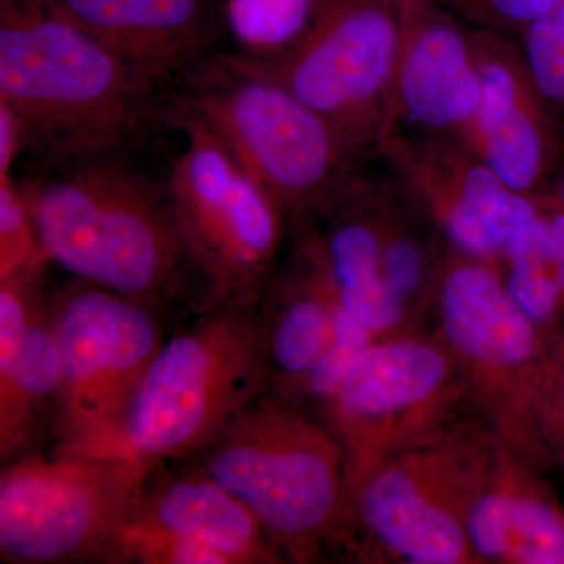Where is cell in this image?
<instances>
[{
  "mask_svg": "<svg viewBox=\"0 0 564 564\" xmlns=\"http://www.w3.org/2000/svg\"><path fill=\"white\" fill-rule=\"evenodd\" d=\"M466 533L486 558L564 564V514L540 496H485L470 510Z\"/></svg>",
  "mask_w": 564,
  "mask_h": 564,
  "instance_id": "44dd1931",
  "label": "cell"
},
{
  "mask_svg": "<svg viewBox=\"0 0 564 564\" xmlns=\"http://www.w3.org/2000/svg\"><path fill=\"white\" fill-rule=\"evenodd\" d=\"M24 158V141L20 122L7 107L0 106V177L11 176L14 166Z\"/></svg>",
  "mask_w": 564,
  "mask_h": 564,
  "instance_id": "83f0119b",
  "label": "cell"
},
{
  "mask_svg": "<svg viewBox=\"0 0 564 564\" xmlns=\"http://www.w3.org/2000/svg\"><path fill=\"white\" fill-rule=\"evenodd\" d=\"M370 337L372 333L355 321L350 314L345 313L336 302L329 343L323 348L317 361L307 370L302 381L285 395V399H292L300 392L304 400L332 404L351 364L370 347Z\"/></svg>",
  "mask_w": 564,
  "mask_h": 564,
  "instance_id": "603a6c76",
  "label": "cell"
},
{
  "mask_svg": "<svg viewBox=\"0 0 564 564\" xmlns=\"http://www.w3.org/2000/svg\"><path fill=\"white\" fill-rule=\"evenodd\" d=\"M254 303L214 304L174 326L107 455L147 474L181 462L269 389Z\"/></svg>",
  "mask_w": 564,
  "mask_h": 564,
  "instance_id": "277c9868",
  "label": "cell"
},
{
  "mask_svg": "<svg viewBox=\"0 0 564 564\" xmlns=\"http://www.w3.org/2000/svg\"><path fill=\"white\" fill-rule=\"evenodd\" d=\"M318 0H226V29L251 58L270 57L302 35Z\"/></svg>",
  "mask_w": 564,
  "mask_h": 564,
  "instance_id": "7402d4cb",
  "label": "cell"
},
{
  "mask_svg": "<svg viewBox=\"0 0 564 564\" xmlns=\"http://www.w3.org/2000/svg\"><path fill=\"white\" fill-rule=\"evenodd\" d=\"M340 458L321 422L267 389L181 462L234 494L278 551L295 554L314 547L336 521Z\"/></svg>",
  "mask_w": 564,
  "mask_h": 564,
  "instance_id": "5b68a950",
  "label": "cell"
},
{
  "mask_svg": "<svg viewBox=\"0 0 564 564\" xmlns=\"http://www.w3.org/2000/svg\"><path fill=\"white\" fill-rule=\"evenodd\" d=\"M564 358V351H563ZM545 375L543 413L549 436L564 458V361L555 362Z\"/></svg>",
  "mask_w": 564,
  "mask_h": 564,
  "instance_id": "4316f807",
  "label": "cell"
},
{
  "mask_svg": "<svg viewBox=\"0 0 564 564\" xmlns=\"http://www.w3.org/2000/svg\"><path fill=\"white\" fill-rule=\"evenodd\" d=\"M47 281L33 314L0 310V463L52 447L62 399V359Z\"/></svg>",
  "mask_w": 564,
  "mask_h": 564,
  "instance_id": "5bb4252c",
  "label": "cell"
},
{
  "mask_svg": "<svg viewBox=\"0 0 564 564\" xmlns=\"http://www.w3.org/2000/svg\"><path fill=\"white\" fill-rule=\"evenodd\" d=\"M359 514L386 547L408 562H462L466 530L454 516L432 502L403 470L375 475L359 496Z\"/></svg>",
  "mask_w": 564,
  "mask_h": 564,
  "instance_id": "ac0fdd59",
  "label": "cell"
},
{
  "mask_svg": "<svg viewBox=\"0 0 564 564\" xmlns=\"http://www.w3.org/2000/svg\"><path fill=\"white\" fill-rule=\"evenodd\" d=\"M131 66L161 101L217 54L225 14L215 0H43Z\"/></svg>",
  "mask_w": 564,
  "mask_h": 564,
  "instance_id": "4fadbf2b",
  "label": "cell"
},
{
  "mask_svg": "<svg viewBox=\"0 0 564 564\" xmlns=\"http://www.w3.org/2000/svg\"><path fill=\"white\" fill-rule=\"evenodd\" d=\"M505 289L536 328H552L564 317V209L554 195L505 242Z\"/></svg>",
  "mask_w": 564,
  "mask_h": 564,
  "instance_id": "ffe728a7",
  "label": "cell"
},
{
  "mask_svg": "<svg viewBox=\"0 0 564 564\" xmlns=\"http://www.w3.org/2000/svg\"><path fill=\"white\" fill-rule=\"evenodd\" d=\"M155 122L184 135L166 185L212 303H254L291 234L284 212L191 111L161 99Z\"/></svg>",
  "mask_w": 564,
  "mask_h": 564,
  "instance_id": "8992f818",
  "label": "cell"
},
{
  "mask_svg": "<svg viewBox=\"0 0 564 564\" xmlns=\"http://www.w3.org/2000/svg\"><path fill=\"white\" fill-rule=\"evenodd\" d=\"M440 304L445 332L464 355L491 366L513 367L540 355L536 326L484 263L455 262L447 269Z\"/></svg>",
  "mask_w": 564,
  "mask_h": 564,
  "instance_id": "e0dca14e",
  "label": "cell"
},
{
  "mask_svg": "<svg viewBox=\"0 0 564 564\" xmlns=\"http://www.w3.org/2000/svg\"><path fill=\"white\" fill-rule=\"evenodd\" d=\"M445 373L443 356L429 345H370L345 373L332 403V414L343 425H355L397 413L432 395Z\"/></svg>",
  "mask_w": 564,
  "mask_h": 564,
  "instance_id": "d6986e66",
  "label": "cell"
},
{
  "mask_svg": "<svg viewBox=\"0 0 564 564\" xmlns=\"http://www.w3.org/2000/svg\"><path fill=\"white\" fill-rule=\"evenodd\" d=\"M51 300L62 399L47 452L110 454L144 375L180 322L70 276L52 281Z\"/></svg>",
  "mask_w": 564,
  "mask_h": 564,
  "instance_id": "52a82bcc",
  "label": "cell"
},
{
  "mask_svg": "<svg viewBox=\"0 0 564 564\" xmlns=\"http://www.w3.org/2000/svg\"><path fill=\"white\" fill-rule=\"evenodd\" d=\"M552 195H554L556 203L564 209V158L558 172H556L554 185H552Z\"/></svg>",
  "mask_w": 564,
  "mask_h": 564,
  "instance_id": "f1b7e54d",
  "label": "cell"
},
{
  "mask_svg": "<svg viewBox=\"0 0 564 564\" xmlns=\"http://www.w3.org/2000/svg\"><path fill=\"white\" fill-rule=\"evenodd\" d=\"M46 259L17 174L0 177V281Z\"/></svg>",
  "mask_w": 564,
  "mask_h": 564,
  "instance_id": "d4e9b609",
  "label": "cell"
},
{
  "mask_svg": "<svg viewBox=\"0 0 564 564\" xmlns=\"http://www.w3.org/2000/svg\"><path fill=\"white\" fill-rule=\"evenodd\" d=\"M481 77L474 148L508 188L527 196L552 195L564 158V122L534 84L519 41L474 31Z\"/></svg>",
  "mask_w": 564,
  "mask_h": 564,
  "instance_id": "7c38bea8",
  "label": "cell"
},
{
  "mask_svg": "<svg viewBox=\"0 0 564 564\" xmlns=\"http://www.w3.org/2000/svg\"><path fill=\"white\" fill-rule=\"evenodd\" d=\"M162 99L191 111L226 144L284 212L289 229L318 217L372 162L237 52L210 55Z\"/></svg>",
  "mask_w": 564,
  "mask_h": 564,
  "instance_id": "3957f363",
  "label": "cell"
},
{
  "mask_svg": "<svg viewBox=\"0 0 564 564\" xmlns=\"http://www.w3.org/2000/svg\"><path fill=\"white\" fill-rule=\"evenodd\" d=\"M397 3L402 43L389 96L384 139L434 137L464 141L470 147L484 96L473 29L436 0Z\"/></svg>",
  "mask_w": 564,
  "mask_h": 564,
  "instance_id": "30bf717a",
  "label": "cell"
},
{
  "mask_svg": "<svg viewBox=\"0 0 564 564\" xmlns=\"http://www.w3.org/2000/svg\"><path fill=\"white\" fill-rule=\"evenodd\" d=\"M144 477L110 455L43 452L2 464L0 562L121 564Z\"/></svg>",
  "mask_w": 564,
  "mask_h": 564,
  "instance_id": "ba28073f",
  "label": "cell"
},
{
  "mask_svg": "<svg viewBox=\"0 0 564 564\" xmlns=\"http://www.w3.org/2000/svg\"><path fill=\"white\" fill-rule=\"evenodd\" d=\"M474 31L499 33L519 40L530 24L555 0H436Z\"/></svg>",
  "mask_w": 564,
  "mask_h": 564,
  "instance_id": "484cf974",
  "label": "cell"
},
{
  "mask_svg": "<svg viewBox=\"0 0 564 564\" xmlns=\"http://www.w3.org/2000/svg\"><path fill=\"white\" fill-rule=\"evenodd\" d=\"M29 165L17 177L52 267L176 322L214 306L166 180L137 166L129 150Z\"/></svg>",
  "mask_w": 564,
  "mask_h": 564,
  "instance_id": "6da1fadb",
  "label": "cell"
},
{
  "mask_svg": "<svg viewBox=\"0 0 564 564\" xmlns=\"http://www.w3.org/2000/svg\"><path fill=\"white\" fill-rule=\"evenodd\" d=\"M518 41L534 84L564 122V0H555Z\"/></svg>",
  "mask_w": 564,
  "mask_h": 564,
  "instance_id": "cb8c5ba5",
  "label": "cell"
},
{
  "mask_svg": "<svg viewBox=\"0 0 564 564\" xmlns=\"http://www.w3.org/2000/svg\"><path fill=\"white\" fill-rule=\"evenodd\" d=\"M128 527L206 545L229 564L281 558L254 514L214 478L184 462L163 464L147 474Z\"/></svg>",
  "mask_w": 564,
  "mask_h": 564,
  "instance_id": "9a60e30c",
  "label": "cell"
},
{
  "mask_svg": "<svg viewBox=\"0 0 564 564\" xmlns=\"http://www.w3.org/2000/svg\"><path fill=\"white\" fill-rule=\"evenodd\" d=\"M380 158L413 187L456 250L473 258L502 252L511 232L552 196L511 191L473 147L459 140L389 135Z\"/></svg>",
  "mask_w": 564,
  "mask_h": 564,
  "instance_id": "8fae6325",
  "label": "cell"
},
{
  "mask_svg": "<svg viewBox=\"0 0 564 564\" xmlns=\"http://www.w3.org/2000/svg\"><path fill=\"white\" fill-rule=\"evenodd\" d=\"M400 43L397 0H318L310 24L291 46L270 57L240 55L332 122L361 158L373 161L388 129Z\"/></svg>",
  "mask_w": 564,
  "mask_h": 564,
  "instance_id": "9c48e42d",
  "label": "cell"
},
{
  "mask_svg": "<svg viewBox=\"0 0 564 564\" xmlns=\"http://www.w3.org/2000/svg\"><path fill=\"white\" fill-rule=\"evenodd\" d=\"M295 261L276 269L254 303L270 391L288 395L329 343L334 299L318 263L299 240Z\"/></svg>",
  "mask_w": 564,
  "mask_h": 564,
  "instance_id": "2e32d148",
  "label": "cell"
},
{
  "mask_svg": "<svg viewBox=\"0 0 564 564\" xmlns=\"http://www.w3.org/2000/svg\"><path fill=\"white\" fill-rule=\"evenodd\" d=\"M0 106L29 161L131 150L158 115L131 66L43 0H0Z\"/></svg>",
  "mask_w": 564,
  "mask_h": 564,
  "instance_id": "7a4b0ae2",
  "label": "cell"
}]
</instances>
